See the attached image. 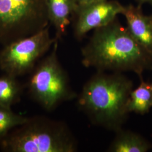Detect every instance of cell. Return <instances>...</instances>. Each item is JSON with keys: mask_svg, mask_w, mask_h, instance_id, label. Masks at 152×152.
I'll return each mask as SVG.
<instances>
[{"mask_svg": "<svg viewBox=\"0 0 152 152\" xmlns=\"http://www.w3.org/2000/svg\"><path fill=\"white\" fill-rule=\"evenodd\" d=\"M82 64L96 71L133 72L142 77L152 70V55L134 38L117 18L94 30L81 49Z\"/></svg>", "mask_w": 152, "mask_h": 152, "instance_id": "obj_1", "label": "cell"}, {"mask_svg": "<svg viewBox=\"0 0 152 152\" xmlns=\"http://www.w3.org/2000/svg\"><path fill=\"white\" fill-rule=\"evenodd\" d=\"M133 90V82L122 73L96 71L78 95L77 105L92 124L115 132L128 118Z\"/></svg>", "mask_w": 152, "mask_h": 152, "instance_id": "obj_2", "label": "cell"}, {"mask_svg": "<svg viewBox=\"0 0 152 152\" xmlns=\"http://www.w3.org/2000/svg\"><path fill=\"white\" fill-rule=\"evenodd\" d=\"M7 152H75L78 142L67 125L45 117L27 121L0 139Z\"/></svg>", "mask_w": 152, "mask_h": 152, "instance_id": "obj_3", "label": "cell"}, {"mask_svg": "<svg viewBox=\"0 0 152 152\" xmlns=\"http://www.w3.org/2000/svg\"><path fill=\"white\" fill-rule=\"evenodd\" d=\"M58 40H56L51 52L38 62L28 82L32 98L49 112L64 102L77 99L78 96L58 59Z\"/></svg>", "mask_w": 152, "mask_h": 152, "instance_id": "obj_4", "label": "cell"}, {"mask_svg": "<svg viewBox=\"0 0 152 152\" xmlns=\"http://www.w3.org/2000/svg\"><path fill=\"white\" fill-rule=\"evenodd\" d=\"M46 0H0V45L3 46L48 27Z\"/></svg>", "mask_w": 152, "mask_h": 152, "instance_id": "obj_5", "label": "cell"}, {"mask_svg": "<svg viewBox=\"0 0 152 152\" xmlns=\"http://www.w3.org/2000/svg\"><path fill=\"white\" fill-rule=\"evenodd\" d=\"M58 38L51 37L49 27L13 41L0 51V69L16 78L32 72L38 60L52 48Z\"/></svg>", "mask_w": 152, "mask_h": 152, "instance_id": "obj_6", "label": "cell"}, {"mask_svg": "<svg viewBox=\"0 0 152 152\" xmlns=\"http://www.w3.org/2000/svg\"><path fill=\"white\" fill-rule=\"evenodd\" d=\"M125 7L113 0L78 5L72 18L75 38L81 40L90 31L108 24L122 14Z\"/></svg>", "mask_w": 152, "mask_h": 152, "instance_id": "obj_7", "label": "cell"}, {"mask_svg": "<svg viewBox=\"0 0 152 152\" xmlns=\"http://www.w3.org/2000/svg\"><path fill=\"white\" fill-rule=\"evenodd\" d=\"M122 15L131 36L152 55V15L144 14L141 6L133 5L125 6Z\"/></svg>", "mask_w": 152, "mask_h": 152, "instance_id": "obj_8", "label": "cell"}, {"mask_svg": "<svg viewBox=\"0 0 152 152\" xmlns=\"http://www.w3.org/2000/svg\"><path fill=\"white\" fill-rule=\"evenodd\" d=\"M78 5L76 0H46L49 23L54 26L58 39L64 35Z\"/></svg>", "mask_w": 152, "mask_h": 152, "instance_id": "obj_9", "label": "cell"}, {"mask_svg": "<svg viewBox=\"0 0 152 152\" xmlns=\"http://www.w3.org/2000/svg\"><path fill=\"white\" fill-rule=\"evenodd\" d=\"M115 133L107 152H147L152 149V143L136 132L122 128Z\"/></svg>", "mask_w": 152, "mask_h": 152, "instance_id": "obj_10", "label": "cell"}, {"mask_svg": "<svg viewBox=\"0 0 152 152\" xmlns=\"http://www.w3.org/2000/svg\"><path fill=\"white\" fill-rule=\"evenodd\" d=\"M140 83L131 93L128 103L129 113L144 115L152 108V88L151 83L140 78Z\"/></svg>", "mask_w": 152, "mask_h": 152, "instance_id": "obj_11", "label": "cell"}, {"mask_svg": "<svg viewBox=\"0 0 152 152\" xmlns=\"http://www.w3.org/2000/svg\"><path fill=\"white\" fill-rule=\"evenodd\" d=\"M20 91L15 77L6 74L0 76V108L11 109L19 100Z\"/></svg>", "mask_w": 152, "mask_h": 152, "instance_id": "obj_12", "label": "cell"}, {"mask_svg": "<svg viewBox=\"0 0 152 152\" xmlns=\"http://www.w3.org/2000/svg\"><path fill=\"white\" fill-rule=\"evenodd\" d=\"M28 119V117L13 112L11 109L0 108V139L13 129L24 124Z\"/></svg>", "mask_w": 152, "mask_h": 152, "instance_id": "obj_13", "label": "cell"}, {"mask_svg": "<svg viewBox=\"0 0 152 152\" xmlns=\"http://www.w3.org/2000/svg\"><path fill=\"white\" fill-rule=\"evenodd\" d=\"M76 1L78 5H84V4H87L103 1V0H76Z\"/></svg>", "mask_w": 152, "mask_h": 152, "instance_id": "obj_14", "label": "cell"}, {"mask_svg": "<svg viewBox=\"0 0 152 152\" xmlns=\"http://www.w3.org/2000/svg\"><path fill=\"white\" fill-rule=\"evenodd\" d=\"M137 5L142 6L144 4H149L150 5L152 6V0H137Z\"/></svg>", "mask_w": 152, "mask_h": 152, "instance_id": "obj_15", "label": "cell"}, {"mask_svg": "<svg viewBox=\"0 0 152 152\" xmlns=\"http://www.w3.org/2000/svg\"><path fill=\"white\" fill-rule=\"evenodd\" d=\"M151 86H152V82H151Z\"/></svg>", "mask_w": 152, "mask_h": 152, "instance_id": "obj_16", "label": "cell"}]
</instances>
